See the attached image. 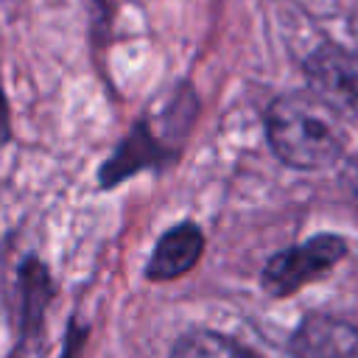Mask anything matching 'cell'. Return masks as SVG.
I'll use <instances>...</instances> for the list:
<instances>
[{
    "label": "cell",
    "instance_id": "cell-4",
    "mask_svg": "<svg viewBox=\"0 0 358 358\" xmlns=\"http://www.w3.org/2000/svg\"><path fill=\"white\" fill-rule=\"evenodd\" d=\"M294 358H358V327L330 313L305 316L291 336Z\"/></svg>",
    "mask_w": 358,
    "mask_h": 358
},
{
    "label": "cell",
    "instance_id": "cell-3",
    "mask_svg": "<svg viewBox=\"0 0 358 358\" xmlns=\"http://www.w3.org/2000/svg\"><path fill=\"white\" fill-rule=\"evenodd\" d=\"M305 73L310 90L338 115L358 117V53L336 42H322L305 56Z\"/></svg>",
    "mask_w": 358,
    "mask_h": 358
},
{
    "label": "cell",
    "instance_id": "cell-1",
    "mask_svg": "<svg viewBox=\"0 0 358 358\" xmlns=\"http://www.w3.org/2000/svg\"><path fill=\"white\" fill-rule=\"evenodd\" d=\"M266 137L277 159L296 171L333 165L344 151L341 115L310 92H285L266 109Z\"/></svg>",
    "mask_w": 358,
    "mask_h": 358
},
{
    "label": "cell",
    "instance_id": "cell-2",
    "mask_svg": "<svg viewBox=\"0 0 358 358\" xmlns=\"http://www.w3.org/2000/svg\"><path fill=\"white\" fill-rule=\"evenodd\" d=\"M347 255V243L338 235H313L305 243H294L268 257L263 268V288L271 296H288L305 282L330 271Z\"/></svg>",
    "mask_w": 358,
    "mask_h": 358
},
{
    "label": "cell",
    "instance_id": "cell-7",
    "mask_svg": "<svg viewBox=\"0 0 358 358\" xmlns=\"http://www.w3.org/2000/svg\"><path fill=\"white\" fill-rule=\"evenodd\" d=\"M8 137V106H6V98H3V90H0V143Z\"/></svg>",
    "mask_w": 358,
    "mask_h": 358
},
{
    "label": "cell",
    "instance_id": "cell-6",
    "mask_svg": "<svg viewBox=\"0 0 358 358\" xmlns=\"http://www.w3.org/2000/svg\"><path fill=\"white\" fill-rule=\"evenodd\" d=\"M171 358H260L249 347L215 330H190L176 338Z\"/></svg>",
    "mask_w": 358,
    "mask_h": 358
},
{
    "label": "cell",
    "instance_id": "cell-5",
    "mask_svg": "<svg viewBox=\"0 0 358 358\" xmlns=\"http://www.w3.org/2000/svg\"><path fill=\"white\" fill-rule=\"evenodd\" d=\"M204 249V238L196 224H179L171 232L159 238V243L151 252V260L145 266V274L151 280H176L187 274Z\"/></svg>",
    "mask_w": 358,
    "mask_h": 358
}]
</instances>
